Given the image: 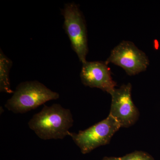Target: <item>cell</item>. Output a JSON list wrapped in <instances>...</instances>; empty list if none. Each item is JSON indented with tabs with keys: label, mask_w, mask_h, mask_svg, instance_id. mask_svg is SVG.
<instances>
[{
	"label": "cell",
	"mask_w": 160,
	"mask_h": 160,
	"mask_svg": "<svg viewBox=\"0 0 160 160\" xmlns=\"http://www.w3.org/2000/svg\"><path fill=\"white\" fill-rule=\"evenodd\" d=\"M121 128L117 121L109 115L106 119L78 133L69 132V136L85 154L100 146L109 144L112 136Z\"/></svg>",
	"instance_id": "obj_4"
},
{
	"label": "cell",
	"mask_w": 160,
	"mask_h": 160,
	"mask_svg": "<svg viewBox=\"0 0 160 160\" xmlns=\"http://www.w3.org/2000/svg\"><path fill=\"white\" fill-rule=\"evenodd\" d=\"M80 78L84 86L101 89L110 94L117 86L106 62L87 61L83 63Z\"/></svg>",
	"instance_id": "obj_7"
},
{
	"label": "cell",
	"mask_w": 160,
	"mask_h": 160,
	"mask_svg": "<svg viewBox=\"0 0 160 160\" xmlns=\"http://www.w3.org/2000/svg\"><path fill=\"white\" fill-rule=\"evenodd\" d=\"M121 160H154L153 157L143 151H134L121 158Z\"/></svg>",
	"instance_id": "obj_9"
},
{
	"label": "cell",
	"mask_w": 160,
	"mask_h": 160,
	"mask_svg": "<svg viewBox=\"0 0 160 160\" xmlns=\"http://www.w3.org/2000/svg\"><path fill=\"white\" fill-rule=\"evenodd\" d=\"M61 14L64 18L63 28L69 38L72 49L82 64L86 62L89 52L87 26L79 6L74 2L66 3Z\"/></svg>",
	"instance_id": "obj_3"
},
{
	"label": "cell",
	"mask_w": 160,
	"mask_h": 160,
	"mask_svg": "<svg viewBox=\"0 0 160 160\" xmlns=\"http://www.w3.org/2000/svg\"><path fill=\"white\" fill-rule=\"evenodd\" d=\"M12 61L4 54L0 49V91L7 93H13L11 89L9 73L12 66Z\"/></svg>",
	"instance_id": "obj_8"
},
{
	"label": "cell",
	"mask_w": 160,
	"mask_h": 160,
	"mask_svg": "<svg viewBox=\"0 0 160 160\" xmlns=\"http://www.w3.org/2000/svg\"><path fill=\"white\" fill-rule=\"evenodd\" d=\"M73 121L70 109L59 104L44 105L28 122L29 128L41 139H63L69 136Z\"/></svg>",
	"instance_id": "obj_1"
},
{
	"label": "cell",
	"mask_w": 160,
	"mask_h": 160,
	"mask_svg": "<svg viewBox=\"0 0 160 160\" xmlns=\"http://www.w3.org/2000/svg\"><path fill=\"white\" fill-rule=\"evenodd\" d=\"M132 88L131 83L124 84L110 94L112 102L109 115L123 128L133 126L139 117V112L132 99Z\"/></svg>",
	"instance_id": "obj_6"
},
{
	"label": "cell",
	"mask_w": 160,
	"mask_h": 160,
	"mask_svg": "<svg viewBox=\"0 0 160 160\" xmlns=\"http://www.w3.org/2000/svg\"><path fill=\"white\" fill-rule=\"evenodd\" d=\"M105 62L119 66L130 76L146 71L149 64L146 53L128 41H122L115 47Z\"/></svg>",
	"instance_id": "obj_5"
},
{
	"label": "cell",
	"mask_w": 160,
	"mask_h": 160,
	"mask_svg": "<svg viewBox=\"0 0 160 160\" xmlns=\"http://www.w3.org/2000/svg\"><path fill=\"white\" fill-rule=\"evenodd\" d=\"M59 97L58 93L52 91L39 81H26L18 85L5 106L13 113H24Z\"/></svg>",
	"instance_id": "obj_2"
},
{
	"label": "cell",
	"mask_w": 160,
	"mask_h": 160,
	"mask_svg": "<svg viewBox=\"0 0 160 160\" xmlns=\"http://www.w3.org/2000/svg\"><path fill=\"white\" fill-rule=\"evenodd\" d=\"M102 160H121V158L104 157Z\"/></svg>",
	"instance_id": "obj_10"
}]
</instances>
